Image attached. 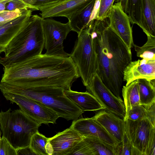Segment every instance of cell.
<instances>
[{
    "instance_id": "39",
    "label": "cell",
    "mask_w": 155,
    "mask_h": 155,
    "mask_svg": "<svg viewBox=\"0 0 155 155\" xmlns=\"http://www.w3.org/2000/svg\"><path fill=\"white\" fill-rule=\"evenodd\" d=\"M2 137H1V132L0 131V140H1Z\"/></svg>"
},
{
    "instance_id": "16",
    "label": "cell",
    "mask_w": 155,
    "mask_h": 155,
    "mask_svg": "<svg viewBox=\"0 0 155 155\" xmlns=\"http://www.w3.org/2000/svg\"><path fill=\"white\" fill-rule=\"evenodd\" d=\"M32 10L25 9L20 16L0 24V54L5 51L12 39L27 25Z\"/></svg>"
},
{
    "instance_id": "13",
    "label": "cell",
    "mask_w": 155,
    "mask_h": 155,
    "mask_svg": "<svg viewBox=\"0 0 155 155\" xmlns=\"http://www.w3.org/2000/svg\"><path fill=\"white\" fill-rule=\"evenodd\" d=\"M70 127L83 137L92 136L98 138L113 147L118 143L93 117L74 120Z\"/></svg>"
},
{
    "instance_id": "2",
    "label": "cell",
    "mask_w": 155,
    "mask_h": 155,
    "mask_svg": "<svg viewBox=\"0 0 155 155\" xmlns=\"http://www.w3.org/2000/svg\"><path fill=\"white\" fill-rule=\"evenodd\" d=\"M88 29L93 39L97 54V73L117 97L120 96L124 70L132 61L131 49L109 27L108 20L95 19Z\"/></svg>"
},
{
    "instance_id": "36",
    "label": "cell",
    "mask_w": 155,
    "mask_h": 155,
    "mask_svg": "<svg viewBox=\"0 0 155 155\" xmlns=\"http://www.w3.org/2000/svg\"><path fill=\"white\" fill-rule=\"evenodd\" d=\"M17 155H36L29 146L16 150Z\"/></svg>"
},
{
    "instance_id": "17",
    "label": "cell",
    "mask_w": 155,
    "mask_h": 155,
    "mask_svg": "<svg viewBox=\"0 0 155 155\" xmlns=\"http://www.w3.org/2000/svg\"><path fill=\"white\" fill-rule=\"evenodd\" d=\"M92 117L118 143L123 141L125 129V121L123 119L104 109L100 110Z\"/></svg>"
},
{
    "instance_id": "10",
    "label": "cell",
    "mask_w": 155,
    "mask_h": 155,
    "mask_svg": "<svg viewBox=\"0 0 155 155\" xmlns=\"http://www.w3.org/2000/svg\"><path fill=\"white\" fill-rule=\"evenodd\" d=\"M105 107V110L124 119L126 111L124 101L115 96L104 84L97 73L85 86Z\"/></svg>"
},
{
    "instance_id": "35",
    "label": "cell",
    "mask_w": 155,
    "mask_h": 155,
    "mask_svg": "<svg viewBox=\"0 0 155 155\" xmlns=\"http://www.w3.org/2000/svg\"><path fill=\"white\" fill-rule=\"evenodd\" d=\"M100 0H95L94 6L91 13L89 23L92 20L97 19L100 8Z\"/></svg>"
},
{
    "instance_id": "25",
    "label": "cell",
    "mask_w": 155,
    "mask_h": 155,
    "mask_svg": "<svg viewBox=\"0 0 155 155\" xmlns=\"http://www.w3.org/2000/svg\"><path fill=\"white\" fill-rule=\"evenodd\" d=\"M83 139L93 155H114L113 147L100 139L92 136L84 137Z\"/></svg>"
},
{
    "instance_id": "24",
    "label": "cell",
    "mask_w": 155,
    "mask_h": 155,
    "mask_svg": "<svg viewBox=\"0 0 155 155\" xmlns=\"http://www.w3.org/2000/svg\"><path fill=\"white\" fill-rule=\"evenodd\" d=\"M130 23L136 24L144 30L142 0H128L127 13Z\"/></svg>"
},
{
    "instance_id": "38",
    "label": "cell",
    "mask_w": 155,
    "mask_h": 155,
    "mask_svg": "<svg viewBox=\"0 0 155 155\" xmlns=\"http://www.w3.org/2000/svg\"><path fill=\"white\" fill-rule=\"evenodd\" d=\"M45 147L48 155H52L53 153V150L51 143L48 142L45 145Z\"/></svg>"
},
{
    "instance_id": "19",
    "label": "cell",
    "mask_w": 155,
    "mask_h": 155,
    "mask_svg": "<svg viewBox=\"0 0 155 155\" xmlns=\"http://www.w3.org/2000/svg\"><path fill=\"white\" fill-rule=\"evenodd\" d=\"M139 91L137 79L123 86L122 92L126 111L124 119L125 121L129 111L134 106L140 104Z\"/></svg>"
},
{
    "instance_id": "4",
    "label": "cell",
    "mask_w": 155,
    "mask_h": 155,
    "mask_svg": "<svg viewBox=\"0 0 155 155\" xmlns=\"http://www.w3.org/2000/svg\"><path fill=\"white\" fill-rule=\"evenodd\" d=\"M42 18L31 15L26 26L6 47L5 56H0V64L3 66L42 54L45 47Z\"/></svg>"
},
{
    "instance_id": "32",
    "label": "cell",
    "mask_w": 155,
    "mask_h": 155,
    "mask_svg": "<svg viewBox=\"0 0 155 155\" xmlns=\"http://www.w3.org/2000/svg\"><path fill=\"white\" fill-rule=\"evenodd\" d=\"M93 155L91 150L82 139L75 146L69 155Z\"/></svg>"
},
{
    "instance_id": "34",
    "label": "cell",
    "mask_w": 155,
    "mask_h": 155,
    "mask_svg": "<svg viewBox=\"0 0 155 155\" xmlns=\"http://www.w3.org/2000/svg\"><path fill=\"white\" fill-rule=\"evenodd\" d=\"M30 9L28 6L21 0H12L6 5L5 10L13 11L16 9Z\"/></svg>"
},
{
    "instance_id": "20",
    "label": "cell",
    "mask_w": 155,
    "mask_h": 155,
    "mask_svg": "<svg viewBox=\"0 0 155 155\" xmlns=\"http://www.w3.org/2000/svg\"><path fill=\"white\" fill-rule=\"evenodd\" d=\"M142 8L143 31L147 36L155 37V0H142Z\"/></svg>"
},
{
    "instance_id": "1",
    "label": "cell",
    "mask_w": 155,
    "mask_h": 155,
    "mask_svg": "<svg viewBox=\"0 0 155 155\" xmlns=\"http://www.w3.org/2000/svg\"><path fill=\"white\" fill-rule=\"evenodd\" d=\"M1 82L12 86H53L71 88L80 76L69 57L45 54L3 66Z\"/></svg>"
},
{
    "instance_id": "30",
    "label": "cell",
    "mask_w": 155,
    "mask_h": 155,
    "mask_svg": "<svg viewBox=\"0 0 155 155\" xmlns=\"http://www.w3.org/2000/svg\"><path fill=\"white\" fill-rule=\"evenodd\" d=\"M28 5L30 9L39 10V9L45 6L52 4L64 0H21Z\"/></svg>"
},
{
    "instance_id": "28",
    "label": "cell",
    "mask_w": 155,
    "mask_h": 155,
    "mask_svg": "<svg viewBox=\"0 0 155 155\" xmlns=\"http://www.w3.org/2000/svg\"><path fill=\"white\" fill-rule=\"evenodd\" d=\"M114 155H131L132 146L125 134L123 141L113 147Z\"/></svg>"
},
{
    "instance_id": "3",
    "label": "cell",
    "mask_w": 155,
    "mask_h": 155,
    "mask_svg": "<svg viewBox=\"0 0 155 155\" xmlns=\"http://www.w3.org/2000/svg\"><path fill=\"white\" fill-rule=\"evenodd\" d=\"M2 94L22 96L38 101L55 112L59 117L67 120L78 119L84 112L65 95L64 89L53 86L20 87L0 84Z\"/></svg>"
},
{
    "instance_id": "7",
    "label": "cell",
    "mask_w": 155,
    "mask_h": 155,
    "mask_svg": "<svg viewBox=\"0 0 155 155\" xmlns=\"http://www.w3.org/2000/svg\"><path fill=\"white\" fill-rule=\"evenodd\" d=\"M125 121V134L132 146L131 155H155V126L147 118Z\"/></svg>"
},
{
    "instance_id": "8",
    "label": "cell",
    "mask_w": 155,
    "mask_h": 155,
    "mask_svg": "<svg viewBox=\"0 0 155 155\" xmlns=\"http://www.w3.org/2000/svg\"><path fill=\"white\" fill-rule=\"evenodd\" d=\"M42 27L45 54L55 56L70 57V54L64 51L63 46L64 41L71 31L68 22L64 24L52 19L43 18Z\"/></svg>"
},
{
    "instance_id": "26",
    "label": "cell",
    "mask_w": 155,
    "mask_h": 155,
    "mask_svg": "<svg viewBox=\"0 0 155 155\" xmlns=\"http://www.w3.org/2000/svg\"><path fill=\"white\" fill-rule=\"evenodd\" d=\"M147 36V41L143 46L140 47L134 43L133 45L138 57L148 59H155V37Z\"/></svg>"
},
{
    "instance_id": "15",
    "label": "cell",
    "mask_w": 155,
    "mask_h": 155,
    "mask_svg": "<svg viewBox=\"0 0 155 155\" xmlns=\"http://www.w3.org/2000/svg\"><path fill=\"white\" fill-rule=\"evenodd\" d=\"M83 138V137L70 127L48 138V142L53 147L52 155H69Z\"/></svg>"
},
{
    "instance_id": "21",
    "label": "cell",
    "mask_w": 155,
    "mask_h": 155,
    "mask_svg": "<svg viewBox=\"0 0 155 155\" xmlns=\"http://www.w3.org/2000/svg\"><path fill=\"white\" fill-rule=\"evenodd\" d=\"M95 0H93L68 21L71 31H75L78 34L86 28L89 23Z\"/></svg>"
},
{
    "instance_id": "14",
    "label": "cell",
    "mask_w": 155,
    "mask_h": 155,
    "mask_svg": "<svg viewBox=\"0 0 155 155\" xmlns=\"http://www.w3.org/2000/svg\"><path fill=\"white\" fill-rule=\"evenodd\" d=\"M155 79V59L142 58L131 61L124 71L123 81L126 85L139 79Z\"/></svg>"
},
{
    "instance_id": "11",
    "label": "cell",
    "mask_w": 155,
    "mask_h": 155,
    "mask_svg": "<svg viewBox=\"0 0 155 155\" xmlns=\"http://www.w3.org/2000/svg\"><path fill=\"white\" fill-rule=\"evenodd\" d=\"M107 18L109 27L131 49L134 43L130 22L127 14L123 10L119 3L113 5Z\"/></svg>"
},
{
    "instance_id": "37",
    "label": "cell",
    "mask_w": 155,
    "mask_h": 155,
    "mask_svg": "<svg viewBox=\"0 0 155 155\" xmlns=\"http://www.w3.org/2000/svg\"><path fill=\"white\" fill-rule=\"evenodd\" d=\"M114 2L119 3L123 10L127 14L128 0H115Z\"/></svg>"
},
{
    "instance_id": "33",
    "label": "cell",
    "mask_w": 155,
    "mask_h": 155,
    "mask_svg": "<svg viewBox=\"0 0 155 155\" xmlns=\"http://www.w3.org/2000/svg\"><path fill=\"white\" fill-rule=\"evenodd\" d=\"M0 155H17L16 150L3 136L0 140Z\"/></svg>"
},
{
    "instance_id": "12",
    "label": "cell",
    "mask_w": 155,
    "mask_h": 155,
    "mask_svg": "<svg viewBox=\"0 0 155 155\" xmlns=\"http://www.w3.org/2000/svg\"><path fill=\"white\" fill-rule=\"evenodd\" d=\"M93 0H64L40 8L43 18L64 17L70 20Z\"/></svg>"
},
{
    "instance_id": "23",
    "label": "cell",
    "mask_w": 155,
    "mask_h": 155,
    "mask_svg": "<svg viewBox=\"0 0 155 155\" xmlns=\"http://www.w3.org/2000/svg\"><path fill=\"white\" fill-rule=\"evenodd\" d=\"M144 118L148 119L155 126V104L150 107L140 104L134 106L129 111L126 119L135 121Z\"/></svg>"
},
{
    "instance_id": "27",
    "label": "cell",
    "mask_w": 155,
    "mask_h": 155,
    "mask_svg": "<svg viewBox=\"0 0 155 155\" xmlns=\"http://www.w3.org/2000/svg\"><path fill=\"white\" fill-rule=\"evenodd\" d=\"M48 139L38 131L31 137L29 146L36 155H48L45 147Z\"/></svg>"
},
{
    "instance_id": "6",
    "label": "cell",
    "mask_w": 155,
    "mask_h": 155,
    "mask_svg": "<svg viewBox=\"0 0 155 155\" xmlns=\"http://www.w3.org/2000/svg\"><path fill=\"white\" fill-rule=\"evenodd\" d=\"M70 54L85 86L97 73L98 68L97 56L93 39L87 29L78 34L74 48Z\"/></svg>"
},
{
    "instance_id": "29",
    "label": "cell",
    "mask_w": 155,
    "mask_h": 155,
    "mask_svg": "<svg viewBox=\"0 0 155 155\" xmlns=\"http://www.w3.org/2000/svg\"><path fill=\"white\" fill-rule=\"evenodd\" d=\"M115 0H100V8L96 19L102 21L108 18Z\"/></svg>"
},
{
    "instance_id": "9",
    "label": "cell",
    "mask_w": 155,
    "mask_h": 155,
    "mask_svg": "<svg viewBox=\"0 0 155 155\" xmlns=\"http://www.w3.org/2000/svg\"><path fill=\"white\" fill-rule=\"evenodd\" d=\"M11 103H15L21 110L38 123L55 124L59 117L57 113L41 103L22 96L9 93L2 94Z\"/></svg>"
},
{
    "instance_id": "5",
    "label": "cell",
    "mask_w": 155,
    "mask_h": 155,
    "mask_svg": "<svg viewBox=\"0 0 155 155\" xmlns=\"http://www.w3.org/2000/svg\"><path fill=\"white\" fill-rule=\"evenodd\" d=\"M41 124L21 109L10 108L0 112V128L5 137L16 150L29 146L31 138Z\"/></svg>"
},
{
    "instance_id": "22",
    "label": "cell",
    "mask_w": 155,
    "mask_h": 155,
    "mask_svg": "<svg viewBox=\"0 0 155 155\" xmlns=\"http://www.w3.org/2000/svg\"><path fill=\"white\" fill-rule=\"evenodd\" d=\"M140 104L150 107L155 104V79H137Z\"/></svg>"
},
{
    "instance_id": "18",
    "label": "cell",
    "mask_w": 155,
    "mask_h": 155,
    "mask_svg": "<svg viewBox=\"0 0 155 155\" xmlns=\"http://www.w3.org/2000/svg\"><path fill=\"white\" fill-rule=\"evenodd\" d=\"M66 96L78 107L84 112L105 109V107L92 94L87 92L73 91L70 88L64 90Z\"/></svg>"
},
{
    "instance_id": "31",
    "label": "cell",
    "mask_w": 155,
    "mask_h": 155,
    "mask_svg": "<svg viewBox=\"0 0 155 155\" xmlns=\"http://www.w3.org/2000/svg\"><path fill=\"white\" fill-rule=\"evenodd\" d=\"M27 9H16L13 11L5 10L0 12V24L10 21L21 15Z\"/></svg>"
}]
</instances>
